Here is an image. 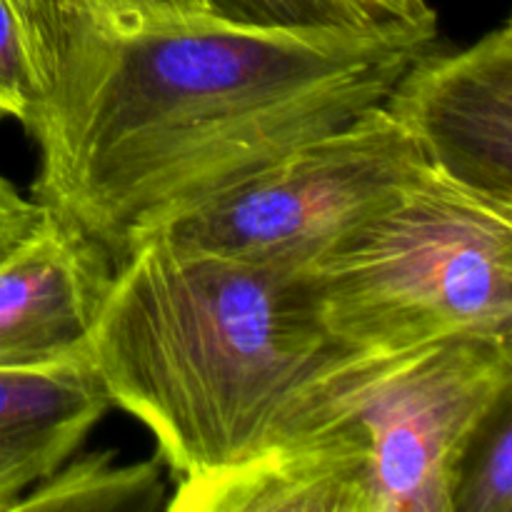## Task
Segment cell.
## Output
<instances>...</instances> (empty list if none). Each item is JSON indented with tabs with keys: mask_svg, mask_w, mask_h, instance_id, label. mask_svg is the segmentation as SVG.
Returning <instances> with one entry per match:
<instances>
[{
	"mask_svg": "<svg viewBox=\"0 0 512 512\" xmlns=\"http://www.w3.org/2000/svg\"><path fill=\"white\" fill-rule=\"evenodd\" d=\"M438 28L365 33L138 18L78 28L38 65L35 200L113 263L298 145L383 103Z\"/></svg>",
	"mask_w": 512,
	"mask_h": 512,
	"instance_id": "6da1fadb",
	"label": "cell"
},
{
	"mask_svg": "<svg viewBox=\"0 0 512 512\" xmlns=\"http://www.w3.org/2000/svg\"><path fill=\"white\" fill-rule=\"evenodd\" d=\"M308 270L153 235L115 265L88 340L110 405L138 418L180 480L263 453L298 390L340 353Z\"/></svg>",
	"mask_w": 512,
	"mask_h": 512,
	"instance_id": "7a4b0ae2",
	"label": "cell"
},
{
	"mask_svg": "<svg viewBox=\"0 0 512 512\" xmlns=\"http://www.w3.org/2000/svg\"><path fill=\"white\" fill-rule=\"evenodd\" d=\"M512 395V335L340 350L263 453L180 480L170 512H453L465 450Z\"/></svg>",
	"mask_w": 512,
	"mask_h": 512,
	"instance_id": "3957f363",
	"label": "cell"
},
{
	"mask_svg": "<svg viewBox=\"0 0 512 512\" xmlns=\"http://www.w3.org/2000/svg\"><path fill=\"white\" fill-rule=\"evenodd\" d=\"M308 278L323 328L345 350L512 335V210L425 168Z\"/></svg>",
	"mask_w": 512,
	"mask_h": 512,
	"instance_id": "277c9868",
	"label": "cell"
},
{
	"mask_svg": "<svg viewBox=\"0 0 512 512\" xmlns=\"http://www.w3.org/2000/svg\"><path fill=\"white\" fill-rule=\"evenodd\" d=\"M428 168L383 105L298 145L160 233L178 248L308 270Z\"/></svg>",
	"mask_w": 512,
	"mask_h": 512,
	"instance_id": "5b68a950",
	"label": "cell"
},
{
	"mask_svg": "<svg viewBox=\"0 0 512 512\" xmlns=\"http://www.w3.org/2000/svg\"><path fill=\"white\" fill-rule=\"evenodd\" d=\"M380 105L440 178L512 210L510 23L458 53H418Z\"/></svg>",
	"mask_w": 512,
	"mask_h": 512,
	"instance_id": "8992f818",
	"label": "cell"
},
{
	"mask_svg": "<svg viewBox=\"0 0 512 512\" xmlns=\"http://www.w3.org/2000/svg\"><path fill=\"white\" fill-rule=\"evenodd\" d=\"M108 250L45 208L0 260V368L88 360V340L113 283Z\"/></svg>",
	"mask_w": 512,
	"mask_h": 512,
	"instance_id": "52a82bcc",
	"label": "cell"
},
{
	"mask_svg": "<svg viewBox=\"0 0 512 512\" xmlns=\"http://www.w3.org/2000/svg\"><path fill=\"white\" fill-rule=\"evenodd\" d=\"M108 408L88 360L0 368V512L78 453Z\"/></svg>",
	"mask_w": 512,
	"mask_h": 512,
	"instance_id": "ba28073f",
	"label": "cell"
},
{
	"mask_svg": "<svg viewBox=\"0 0 512 512\" xmlns=\"http://www.w3.org/2000/svg\"><path fill=\"white\" fill-rule=\"evenodd\" d=\"M160 455L125 465L113 450L70 455L53 475L28 490L10 512H150L165 508Z\"/></svg>",
	"mask_w": 512,
	"mask_h": 512,
	"instance_id": "9c48e42d",
	"label": "cell"
},
{
	"mask_svg": "<svg viewBox=\"0 0 512 512\" xmlns=\"http://www.w3.org/2000/svg\"><path fill=\"white\" fill-rule=\"evenodd\" d=\"M215 20L270 30L365 33L415 25L438 28L428 0H205Z\"/></svg>",
	"mask_w": 512,
	"mask_h": 512,
	"instance_id": "30bf717a",
	"label": "cell"
},
{
	"mask_svg": "<svg viewBox=\"0 0 512 512\" xmlns=\"http://www.w3.org/2000/svg\"><path fill=\"white\" fill-rule=\"evenodd\" d=\"M28 38L35 73L60 40L78 28L138 18H208L205 0H10ZM40 83V80H38Z\"/></svg>",
	"mask_w": 512,
	"mask_h": 512,
	"instance_id": "8fae6325",
	"label": "cell"
},
{
	"mask_svg": "<svg viewBox=\"0 0 512 512\" xmlns=\"http://www.w3.org/2000/svg\"><path fill=\"white\" fill-rule=\"evenodd\" d=\"M453 512H512V395L500 400L465 450Z\"/></svg>",
	"mask_w": 512,
	"mask_h": 512,
	"instance_id": "7c38bea8",
	"label": "cell"
},
{
	"mask_svg": "<svg viewBox=\"0 0 512 512\" xmlns=\"http://www.w3.org/2000/svg\"><path fill=\"white\" fill-rule=\"evenodd\" d=\"M40 105V83L28 38L10 0H0V118H13L25 130Z\"/></svg>",
	"mask_w": 512,
	"mask_h": 512,
	"instance_id": "4fadbf2b",
	"label": "cell"
},
{
	"mask_svg": "<svg viewBox=\"0 0 512 512\" xmlns=\"http://www.w3.org/2000/svg\"><path fill=\"white\" fill-rule=\"evenodd\" d=\"M45 205L30 200L0 175V260L43 220Z\"/></svg>",
	"mask_w": 512,
	"mask_h": 512,
	"instance_id": "5bb4252c",
	"label": "cell"
}]
</instances>
